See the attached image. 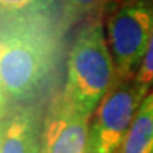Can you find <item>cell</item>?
Returning a JSON list of instances; mask_svg holds the SVG:
<instances>
[{
  "mask_svg": "<svg viewBox=\"0 0 153 153\" xmlns=\"http://www.w3.org/2000/svg\"><path fill=\"white\" fill-rule=\"evenodd\" d=\"M55 0H0L1 19L50 14Z\"/></svg>",
  "mask_w": 153,
  "mask_h": 153,
  "instance_id": "9c48e42d",
  "label": "cell"
},
{
  "mask_svg": "<svg viewBox=\"0 0 153 153\" xmlns=\"http://www.w3.org/2000/svg\"><path fill=\"white\" fill-rule=\"evenodd\" d=\"M132 79L145 94L148 95L150 94L152 91L150 88H153V33L148 44L146 53L142 58V62L139 65V70Z\"/></svg>",
  "mask_w": 153,
  "mask_h": 153,
  "instance_id": "30bf717a",
  "label": "cell"
},
{
  "mask_svg": "<svg viewBox=\"0 0 153 153\" xmlns=\"http://www.w3.org/2000/svg\"><path fill=\"white\" fill-rule=\"evenodd\" d=\"M153 33V0H123L109 13L106 38L116 81L132 79Z\"/></svg>",
  "mask_w": 153,
  "mask_h": 153,
  "instance_id": "3957f363",
  "label": "cell"
},
{
  "mask_svg": "<svg viewBox=\"0 0 153 153\" xmlns=\"http://www.w3.org/2000/svg\"><path fill=\"white\" fill-rule=\"evenodd\" d=\"M50 14L1 19L0 94L1 108L28 104L53 74L64 27H54Z\"/></svg>",
  "mask_w": 153,
  "mask_h": 153,
  "instance_id": "6da1fadb",
  "label": "cell"
},
{
  "mask_svg": "<svg viewBox=\"0 0 153 153\" xmlns=\"http://www.w3.org/2000/svg\"><path fill=\"white\" fill-rule=\"evenodd\" d=\"M153 149V91L145 98L118 153H149Z\"/></svg>",
  "mask_w": 153,
  "mask_h": 153,
  "instance_id": "52a82bcc",
  "label": "cell"
},
{
  "mask_svg": "<svg viewBox=\"0 0 153 153\" xmlns=\"http://www.w3.org/2000/svg\"><path fill=\"white\" fill-rule=\"evenodd\" d=\"M152 91H153V88H152Z\"/></svg>",
  "mask_w": 153,
  "mask_h": 153,
  "instance_id": "8fae6325",
  "label": "cell"
},
{
  "mask_svg": "<svg viewBox=\"0 0 153 153\" xmlns=\"http://www.w3.org/2000/svg\"><path fill=\"white\" fill-rule=\"evenodd\" d=\"M89 118L60 92L43 120L41 153H87Z\"/></svg>",
  "mask_w": 153,
  "mask_h": 153,
  "instance_id": "5b68a950",
  "label": "cell"
},
{
  "mask_svg": "<svg viewBox=\"0 0 153 153\" xmlns=\"http://www.w3.org/2000/svg\"><path fill=\"white\" fill-rule=\"evenodd\" d=\"M146 97L133 79L115 82L89 122L87 153L119 152Z\"/></svg>",
  "mask_w": 153,
  "mask_h": 153,
  "instance_id": "277c9868",
  "label": "cell"
},
{
  "mask_svg": "<svg viewBox=\"0 0 153 153\" xmlns=\"http://www.w3.org/2000/svg\"><path fill=\"white\" fill-rule=\"evenodd\" d=\"M43 125L28 104L1 108V153H41Z\"/></svg>",
  "mask_w": 153,
  "mask_h": 153,
  "instance_id": "8992f818",
  "label": "cell"
},
{
  "mask_svg": "<svg viewBox=\"0 0 153 153\" xmlns=\"http://www.w3.org/2000/svg\"><path fill=\"white\" fill-rule=\"evenodd\" d=\"M109 0H60L61 22L64 28L101 19Z\"/></svg>",
  "mask_w": 153,
  "mask_h": 153,
  "instance_id": "ba28073f",
  "label": "cell"
},
{
  "mask_svg": "<svg viewBox=\"0 0 153 153\" xmlns=\"http://www.w3.org/2000/svg\"><path fill=\"white\" fill-rule=\"evenodd\" d=\"M115 82L116 70L102 20L82 23L70 50L62 94L76 109L91 116Z\"/></svg>",
  "mask_w": 153,
  "mask_h": 153,
  "instance_id": "7a4b0ae2",
  "label": "cell"
}]
</instances>
